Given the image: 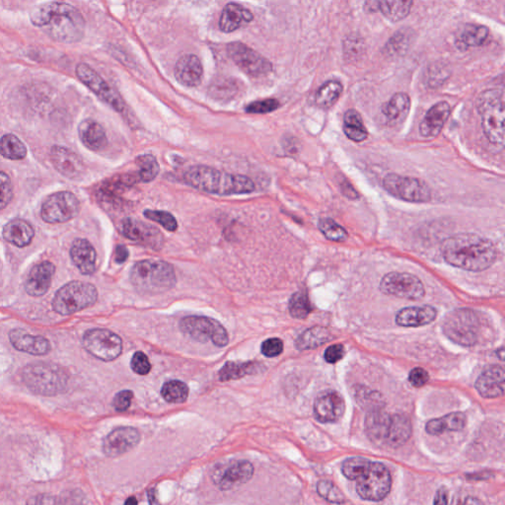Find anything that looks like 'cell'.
<instances>
[{"mask_svg":"<svg viewBox=\"0 0 505 505\" xmlns=\"http://www.w3.org/2000/svg\"><path fill=\"white\" fill-rule=\"evenodd\" d=\"M30 21L56 42L78 43L85 34L86 22L80 11L63 2L38 5L31 10Z\"/></svg>","mask_w":505,"mask_h":505,"instance_id":"obj_1","label":"cell"},{"mask_svg":"<svg viewBox=\"0 0 505 505\" xmlns=\"http://www.w3.org/2000/svg\"><path fill=\"white\" fill-rule=\"evenodd\" d=\"M441 252L446 263L469 271L488 270L497 258L496 246L491 240L472 233L447 238L441 244Z\"/></svg>","mask_w":505,"mask_h":505,"instance_id":"obj_2","label":"cell"},{"mask_svg":"<svg viewBox=\"0 0 505 505\" xmlns=\"http://www.w3.org/2000/svg\"><path fill=\"white\" fill-rule=\"evenodd\" d=\"M184 183L192 188L219 196L252 193L256 184L247 176L227 173L209 166H192L184 172Z\"/></svg>","mask_w":505,"mask_h":505,"instance_id":"obj_3","label":"cell"},{"mask_svg":"<svg viewBox=\"0 0 505 505\" xmlns=\"http://www.w3.org/2000/svg\"><path fill=\"white\" fill-rule=\"evenodd\" d=\"M130 278L137 291L147 296L170 291L177 283L174 266L167 261L153 259L135 263L130 271Z\"/></svg>","mask_w":505,"mask_h":505,"instance_id":"obj_4","label":"cell"},{"mask_svg":"<svg viewBox=\"0 0 505 505\" xmlns=\"http://www.w3.org/2000/svg\"><path fill=\"white\" fill-rule=\"evenodd\" d=\"M23 381L33 393L56 396L68 387V375L60 366L46 363L28 364L23 369Z\"/></svg>","mask_w":505,"mask_h":505,"instance_id":"obj_5","label":"cell"},{"mask_svg":"<svg viewBox=\"0 0 505 505\" xmlns=\"http://www.w3.org/2000/svg\"><path fill=\"white\" fill-rule=\"evenodd\" d=\"M477 107L481 119L484 135L491 145H504V94L496 89L479 95Z\"/></svg>","mask_w":505,"mask_h":505,"instance_id":"obj_6","label":"cell"},{"mask_svg":"<svg viewBox=\"0 0 505 505\" xmlns=\"http://www.w3.org/2000/svg\"><path fill=\"white\" fill-rule=\"evenodd\" d=\"M356 491L364 501H380L388 496L392 488V477L385 465L366 459L358 475Z\"/></svg>","mask_w":505,"mask_h":505,"instance_id":"obj_7","label":"cell"},{"mask_svg":"<svg viewBox=\"0 0 505 505\" xmlns=\"http://www.w3.org/2000/svg\"><path fill=\"white\" fill-rule=\"evenodd\" d=\"M98 291L93 284L74 281L58 289L53 300V308L63 316L74 314L96 303Z\"/></svg>","mask_w":505,"mask_h":505,"instance_id":"obj_8","label":"cell"},{"mask_svg":"<svg viewBox=\"0 0 505 505\" xmlns=\"http://www.w3.org/2000/svg\"><path fill=\"white\" fill-rule=\"evenodd\" d=\"M481 323L476 313L470 309H458L446 317L443 330L452 342L472 347L479 340Z\"/></svg>","mask_w":505,"mask_h":505,"instance_id":"obj_9","label":"cell"},{"mask_svg":"<svg viewBox=\"0 0 505 505\" xmlns=\"http://www.w3.org/2000/svg\"><path fill=\"white\" fill-rule=\"evenodd\" d=\"M182 333L187 337L201 343L212 340L217 347H227L229 343L227 330L220 323L212 318L189 316L180 322Z\"/></svg>","mask_w":505,"mask_h":505,"instance_id":"obj_10","label":"cell"},{"mask_svg":"<svg viewBox=\"0 0 505 505\" xmlns=\"http://www.w3.org/2000/svg\"><path fill=\"white\" fill-rule=\"evenodd\" d=\"M383 188L391 196L405 202L422 204L432 199V189L427 184L412 177L388 174L384 178Z\"/></svg>","mask_w":505,"mask_h":505,"instance_id":"obj_11","label":"cell"},{"mask_svg":"<svg viewBox=\"0 0 505 505\" xmlns=\"http://www.w3.org/2000/svg\"><path fill=\"white\" fill-rule=\"evenodd\" d=\"M80 212V202L71 192H58L43 202L41 217L50 224L66 223L76 219Z\"/></svg>","mask_w":505,"mask_h":505,"instance_id":"obj_12","label":"cell"},{"mask_svg":"<svg viewBox=\"0 0 505 505\" xmlns=\"http://www.w3.org/2000/svg\"><path fill=\"white\" fill-rule=\"evenodd\" d=\"M76 73L79 80L88 87L99 99L109 105L115 111L124 114L127 110L124 99L119 92L113 88L91 66L87 63H79L76 66Z\"/></svg>","mask_w":505,"mask_h":505,"instance_id":"obj_13","label":"cell"},{"mask_svg":"<svg viewBox=\"0 0 505 505\" xmlns=\"http://www.w3.org/2000/svg\"><path fill=\"white\" fill-rule=\"evenodd\" d=\"M82 343L91 355L103 361L117 360L123 351L122 338L109 330H87Z\"/></svg>","mask_w":505,"mask_h":505,"instance_id":"obj_14","label":"cell"},{"mask_svg":"<svg viewBox=\"0 0 505 505\" xmlns=\"http://www.w3.org/2000/svg\"><path fill=\"white\" fill-rule=\"evenodd\" d=\"M227 53L233 63L252 78L268 76L273 71V65L270 61L245 43H230L227 46Z\"/></svg>","mask_w":505,"mask_h":505,"instance_id":"obj_15","label":"cell"},{"mask_svg":"<svg viewBox=\"0 0 505 505\" xmlns=\"http://www.w3.org/2000/svg\"><path fill=\"white\" fill-rule=\"evenodd\" d=\"M253 476L252 464L246 460H234L215 467L212 479L220 491H230L248 483Z\"/></svg>","mask_w":505,"mask_h":505,"instance_id":"obj_16","label":"cell"},{"mask_svg":"<svg viewBox=\"0 0 505 505\" xmlns=\"http://www.w3.org/2000/svg\"><path fill=\"white\" fill-rule=\"evenodd\" d=\"M380 291L387 296L409 300H419L425 296V289L422 281L414 274L390 273L382 278Z\"/></svg>","mask_w":505,"mask_h":505,"instance_id":"obj_17","label":"cell"},{"mask_svg":"<svg viewBox=\"0 0 505 505\" xmlns=\"http://www.w3.org/2000/svg\"><path fill=\"white\" fill-rule=\"evenodd\" d=\"M120 233L127 239L152 250H160L164 245V236L157 227L132 217L120 223Z\"/></svg>","mask_w":505,"mask_h":505,"instance_id":"obj_18","label":"cell"},{"mask_svg":"<svg viewBox=\"0 0 505 505\" xmlns=\"http://www.w3.org/2000/svg\"><path fill=\"white\" fill-rule=\"evenodd\" d=\"M345 411V400L338 392L329 390L315 400V419L321 424H334L342 419Z\"/></svg>","mask_w":505,"mask_h":505,"instance_id":"obj_19","label":"cell"},{"mask_svg":"<svg viewBox=\"0 0 505 505\" xmlns=\"http://www.w3.org/2000/svg\"><path fill=\"white\" fill-rule=\"evenodd\" d=\"M140 432L135 428L118 427L105 438L103 451L108 457H119L132 450L140 443Z\"/></svg>","mask_w":505,"mask_h":505,"instance_id":"obj_20","label":"cell"},{"mask_svg":"<svg viewBox=\"0 0 505 505\" xmlns=\"http://www.w3.org/2000/svg\"><path fill=\"white\" fill-rule=\"evenodd\" d=\"M50 158L56 170L71 180H78L85 172L82 159L76 152L63 146H53Z\"/></svg>","mask_w":505,"mask_h":505,"instance_id":"obj_21","label":"cell"},{"mask_svg":"<svg viewBox=\"0 0 505 505\" xmlns=\"http://www.w3.org/2000/svg\"><path fill=\"white\" fill-rule=\"evenodd\" d=\"M55 273L56 266L51 261H42L33 266L25 283L27 293L34 297L45 296L50 289Z\"/></svg>","mask_w":505,"mask_h":505,"instance_id":"obj_22","label":"cell"},{"mask_svg":"<svg viewBox=\"0 0 505 505\" xmlns=\"http://www.w3.org/2000/svg\"><path fill=\"white\" fill-rule=\"evenodd\" d=\"M140 182L137 174H122L112 177L109 180H106L101 184L98 191L100 201L107 202V204H115L122 202L120 197L125 192L129 191L133 184Z\"/></svg>","mask_w":505,"mask_h":505,"instance_id":"obj_23","label":"cell"},{"mask_svg":"<svg viewBox=\"0 0 505 505\" xmlns=\"http://www.w3.org/2000/svg\"><path fill=\"white\" fill-rule=\"evenodd\" d=\"M174 76L177 81L187 87H197L201 84L204 68L197 56L184 55L177 61Z\"/></svg>","mask_w":505,"mask_h":505,"instance_id":"obj_24","label":"cell"},{"mask_svg":"<svg viewBox=\"0 0 505 505\" xmlns=\"http://www.w3.org/2000/svg\"><path fill=\"white\" fill-rule=\"evenodd\" d=\"M505 387L504 369L491 366L479 376L476 389L483 398L494 399L504 396Z\"/></svg>","mask_w":505,"mask_h":505,"instance_id":"obj_25","label":"cell"},{"mask_svg":"<svg viewBox=\"0 0 505 505\" xmlns=\"http://www.w3.org/2000/svg\"><path fill=\"white\" fill-rule=\"evenodd\" d=\"M9 340L17 350L33 355H48L52 348L48 338L42 335L28 334L26 330L22 329L12 330L9 334Z\"/></svg>","mask_w":505,"mask_h":505,"instance_id":"obj_26","label":"cell"},{"mask_svg":"<svg viewBox=\"0 0 505 505\" xmlns=\"http://www.w3.org/2000/svg\"><path fill=\"white\" fill-rule=\"evenodd\" d=\"M71 258L74 266L84 276H90L96 271L97 254L93 245L86 239L73 241L71 248Z\"/></svg>","mask_w":505,"mask_h":505,"instance_id":"obj_27","label":"cell"},{"mask_svg":"<svg viewBox=\"0 0 505 505\" xmlns=\"http://www.w3.org/2000/svg\"><path fill=\"white\" fill-rule=\"evenodd\" d=\"M450 116V106L447 102H439L430 108L420 127V135L424 137H437Z\"/></svg>","mask_w":505,"mask_h":505,"instance_id":"obj_28","label":"cell"},{"mask_svg":"<svg viewBox=\"0 0 505 505\" xmlns=\"http://www.w3.org/2000/svg\"><path fill=\"white\" fill-rule=\"evenodd\" d=\"M392 415L380 409L371 410L366 415L365 430L369 439L377 445H387Z\"/></svg>","mask_w":505,"mask_h":505,"instance_id":"obj_29","label":"cell"},{"mask_svg":"<svg viewBox=\"0 0 505 505\" xmlns=\"http://www.w3.org/2000/svg\"><path fill=\"white\" fill-rule=\"evenodd\" d=\"M437 311L434 307L425 306L407 307L400 310L396 316V323L401 327L417 328L429 325L437 319Z\"/></svg>","mask_w":505,"mask_h":505,"instance_id":"obj_30","label":"cell"},{"mask_svg":"<svg viewBox=\"0 0 505 505\" xmlns=\"http://www.w3.org/2000/svg\"><path fill=\"white\" fill-rule=\"evenodd\" d=\"M78 135L84 146L95 152L103 150L108 145L106 132L96 120H82L78 127Z\"/></svg>","mask_w":505,"mask_h":505,"instance_id":"obj_31","label":"cell"},{"mask_svg":"<svg viewBox=\"0 0 505 505\" xmlns=\"http://www.w3.org/2000/svg\"><path fill=\"white\" fill-rule=\"evenodd\" d=\"M2 236L10 244L24 248L32 242L35 230L26 220L16 219L4 225Z\"/></svg>","mask_w":505,"mask_h":505,"instance_id":"obj_32","label":"cell"},{"mask_svg":"<svg viewBox=\"0 0 505 505\" xmlns=\"http://www.w3.org/2000/svg\"><path fill=\"white\" fill-rule=\"evenodd\" d=\"M253 19L254 15L250 10L237 4H228L220 16L219 29L224 33L234 32L244 23H250Z\"/></svg>","mask_w":505,"mask_h":505,"instance_id":"obj_33","label":"cell"},{"mask_svg":"<svg viewBox=\"0 0 505 505\" xmlns=\"http://www.w3.org/2000/svg\"><path fill=\"white\" fill-rule=\"evenodd\" d=\"M467 425V417L463 412H452L444 417L429 420L425 430L430 435H440L445 432H460Z\"/></svg>","mask_w":505,"mask_h":505,"instance_id":"obj_34","label":"cell"},{"mask_svg":"<svg viewBox=\"0 0 505 505\" xmlns=\"http://www.w3.org/2000/svg\"><path fill=\"white\" fill-rule=\"evenodd\" d=\"M412 435L411 420L406 415H392L387 445L392 448L401 447Z\"/></svg>","mask_w":505,"mask_h":505,"instance_id":"obj_35","label":"cell"},{"mask_svg":"<svg viewBox=\"0 0 505 505\" xmlns=\"http://www.w3.org/2000/svg\"><path fill=\"white\" fill-rule=\"evenodd\" d=\"M263 365L260 363L255 361H247V363H237V361H229L219 371L220 381L238 380L247 375L260 373L263 370Z\"/></svg>","mask_w":505,"mask_h":505,"instance_id":"obj_36","label":"cell"},{"mask_svg":"<svg viewBox=\"0 0 505 505\" xmlns=\"http://www.w3.org/2000/svg\"><path fill=\"white\" fill-rule=\"evenodd\" d=\"M411 108V99L406 93L395 94L388 103L383 107V114L387 122L392 125L402 122Z\"/></svg>","mask_w":505,"mask_h":505,"instance_id":"obj_37","label":"cell"},{"mask_svg":"<svg viewBox=\"0 0 505 505\" xmlns=\"http://www.w3.org/2000/svg\"><path fill=\"white\" fill-rule=\"evenodd\" d=\"M332 334L326 328L313 327L305 330L296 340V345L299 350H314L332 340Z\"/></svg>","mask_w":505,"mask_h":505,"instance_id":"obj_38","label":"cell"},{"mask_svg":"<svg viewBox=\"0 0 505 505\" xmlns=\"http://www.w3.org/2000/svg\"><path fill=\"white\" fill-rule=\"evenodd\" d=\"M489 29L479 25L467 24L458 35L459 47H481L489 37Z\"/></svg>","mask_w":505,"mask_h":505,"instance_id":"obj_39","label":"cell"},{"mask_svg":"<svg viewBox=\"0 0 505 505\" xmlns=\"http://www.w3.org/2000/svg\"><path fill=\"white\" fill-rule=\"evenodd\" d=\"M343 132L350 140L361 142L368 137V130L364 127L363 118L355 110H348L343 117Z\"/></svg>","mask_w":505,"mask_h":505,"instance_id":"obj_40","label":"cell"},{"mask_svg":"<svg viewBox=\"0 0 505 505\" xmlns=\"http://www.w3.org/2000/svg\"><path fill=\"white\" fill-rule=\"evenodd\" d=\"M412 0H380L379 10L392 22H398L407 18L411 12Z\"/></svg>","mask_w":505,"mask_h":505,"instance_id":"obj_41","label":"cell"},{"mask_svg":"<svg viewBox=\"0 0 505 505\" xmlns=\"http://www.w3.org/2000/svg\"><path fill=\"white\" fill-rule=\"evenodd\" d=\"M343 85L338 81L330 80L318 89L315 103L321 109H330L334 106L343 93Z\"/></svg>","mask_w":505,"mask_h":505,"instance_id":"obj_42","label":"cell"},{"mask_svg":"<svg viewBox=\"0 0 505 505\" xmlns=\"http://www.w3.org/2000/svg\"><path fill=\"white\" fill-rule=\"evenodd\" d=\"M27 148L16 135H5L0 138V155L9 160H22L26 157Z\"/></svg>","mask_w":505,"mask_h":505,"instance_id":"obj_43","label":"cell"},{"mask_svg":"<svg viewBox=\"0 0 505 505\" xmlns=\"http://www.w3.org/2000/svg\"><path fill=\"white\" fill-rule=\"evenodd\" d=\"M138 167V179L143 183H150L155 180L160 171L157 159L151 155H143L135 159Z\"/></svg>","mask_w":505,"mask_h":505,"instance_id":"obj_44","label":"cell"},{"mask_svg":"<svg viewBox=\"0 0 505 505\" xmlns=\"http://www.w3.org/2000/svg\"><path fill=\"white\" fill-rule=\"evenodd\" d=\"M161 395L166 402L172 404H182L188 399L189 387L184 382L171 380L166 382L161 389Z\"/></svg>","mask_w":505,"mask_h":505,"instance_id":"obj_45","label":"cell"},{"mask_svg":"<svg viewBox=\"0 0 505 505\" xmlns=\"http://www.w3.org/2000/svg\"><path fill=\"white\" fill-rule=\"evenodd\" d=\"M312 312V305L305 291L296 292L289 300V313L296 319H305Z\"/></svg>","mask_w":505,"mask_h":505,"instance_id":"obj_46","label":"cell"},{"mask_svg":"<svg viewBox=\"0 0 505 505\" xmlns=\"http://www.w3.org/2000/svg\"><path fill=\"white\" fill-rule=\"evenodd\" d=\"M319 229L321 230L323 235L328 240L334 241V242H343L348 239V234L347 230L335 222L332 219H322L318 223Z\"/></svg>","mask_w":505,"mask_h":505,"instance_id":"obj_47","label":"cell"},{"mask_svg":"<svg viewBox=\"0 0 505 505\" xmlns=\"http://www.w3.org/2000/svg\"><path fill=\"white\" fill-rule=\"evenodd\" d=\"M143 214L146 219L159 223L167 231L175 232L178 229V222L170 212H163V210L146 209Z\"/></svg>","mask_w":505,"mask_h":505,"instance_id":"obj_48","label":"cell"},{"mask_svg":"<svg viewBox=\"0 0 505 505\" xmlns=\"http://www.w3.org/2000/svg\"><path fill=\"white\" fill-rule=\"evenodd\" d=\"M317 491L326 501L332 504H345V499L343 492L332 481H321L317 484Z\"/></svg>","mask_w":505,"mask_h":505,"instance_id":"obj_49","label":"cell"},{"mask_svg":"<svg viewBox=\"0 0 505 505\" xmlns=\"http://www.w3.org/2000/svg\"><path fill=\"white\" fill-rule=\"evenodd\" d=\"M14 197V184L4 172H0V210L5 209Z\"/></svg>","mask_w":505,"mask_h":505,"instance_id":"obj_50","label":"cell"},{"mask_svg":"<svg viewBox=\"0 0 505 505\" xmlns=\"http://www.w3.org/2000/svg\"><path fill=\"white\" fill-rule=\"evenodd\" d=\"M279 102L276 99H264L254 101L246 107V112L250 114H269L279 108Z\"/></svg>","mask_w":505,"mask_h":505,"instance_id":"obj_51","label":"cell"},{"mask_svg":"<svg viewBox=\"0 0 505 505\" xmlns=\"http://www.w3.org/2000/svg\"><path fill=\"white\" fill-rule=\"evenodd\" d=\"M130 368H132L133 373L138 374V375H146L151 370L150 358L142 351H137L132 356Z\"/></svg>","mask_w":505,"mask_h":505,"instance_id":"obj_52","label":"cell"},{"mask_svg":"<svg viewBox=\"0 0 505 505\" xmlns=\"http://www.w3.org/2000/svg\"><path fill=\"white\" fill-rule=\"evenodd\" d=\"M237 92V86L233 82L223 80L222 82H215L214 85L210 88V93L215 98H227V97L234 96Z\"/></svg>","mask_w":505,"mask_h":505,"instance_id":"obj_53","label":"cell"},{"mask_svg":"<svg viewBox=\"0 0 505 505\" xmlns=\"http://www.w3.org/2000/svg\"><path fill=\"white\" fill-rule=\"evenodd\" d=\"M261 351L266 358H276L283 353V340L278 338H269L261 343Z\"/></svg>","mask_w":505,"mask_h":505,"instance_id":"obj_54","label":"cell"},{"mask_svg":"<svg viewBox=\"0 0 505 505\" xmlns=\"http://www.w3.org/2000/svg\"><path fill=\"white\" fill-rule=\"evenodd\" d=\"M133 394L130 390H124L120 391L115 396L113 405L118 412H125L130 407L132 404Z\"/></svg>","mask_w":505,"mask_h":505,"instance_id":"obj_55","label":"cell"},{"mask_svg":"<svg viewBox=\"0 0 505 505\" xmlns=\"http://www.w3.org/2000/svg\"><path fill=\"white\" fill-rule=\"evenodd\" d=\"M428 380H429V374L424 368H415L409 374L410 383L415 388L424 387Z\"/></svg>","mask_w":505,"mask_h":505,"instance_id":"obj_56","label":"cell"},{"mask_svg":"<svg viewBox=\"0 0 505 505\" xmlns=\"http://www.w3.org/2000/svg\"><path fill=\"white\" fill-rule=\"evenodd\" d=\"M345 353V347L340 343H335L325 350L324 358L328 363L335 364L342 360Z\"/></svg>","mask_w":505,"mask_h":505,"instance_id":"obj_57","label":"cell"},{"mask_svg":"<svg viewBox=\"0 0 505 505\" xmlns=\"http://www.w3.org/2000/svg\"><path fill=\"white\" fill-rule=\"evenodd\" d=\"M129 250L124 245L117 246L115 250V261L117 264H124L129 258Z\"/></svg>","mask_w":505,"mask_h":505,"instance_id":"obj_58","label":"cell"},{"mask_svg":"<svg viewBox=\"0 0 505 505\" xmlns=\"http://www.w3.org/2000/svg\"><path fill=\"white\" fill-rule=\"evenodd\" d=\"M447 491H446L445 489H440L439 491H437V496H435L434 501H433V504H448V499H447Z\"/></svg>","mask_w":505,"mask_h":505,"instance_id":"obj_59","label":"cell"},{"mask_svg":"<svg viewBox=\"0 0 505 505\" xmlns=\"http://www.w3.org/2000/svg\"><path fill=\"white\" fill-rule=\"evenodd\" d=\"M137 504V499H135V497H130V499H127V501H125V504Z\"/></svg>","mask_w":505,"mask_h":505,"instance_id":"obj_60","label":"cell"}]
</instances>
